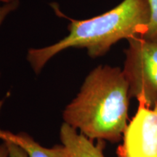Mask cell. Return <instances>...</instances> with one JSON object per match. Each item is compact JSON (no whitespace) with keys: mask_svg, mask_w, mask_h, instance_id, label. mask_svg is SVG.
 Wrapping results in <instances>:
<instances>
[{"mask_svg":"<svg viewBox=\"0 0 157 157\" xmlns=\"http://www.w3.org/2000/svg\"><path fill=\"white\" fill-rule=\"evenodd\" d=\"M13 0H0V2L2 3H8V2H13Z\"/></svg>","mask_w":157,"mask_h":157,"instance_id":"obj_11","label":"cell"},{"mask_svg":"<svg viewBox=\"0 0 157 157\" xmlns=\"http://www.w3.org/2000/svg\"><path fill=\"white\" fill-rule=\"evenodd\" d=\"M0 157H11L8 147L5 141L0 143Z\"/></svg>","mask_w":157,"mask_h":157,"instance_id":"obj_10","label":"cell"},{"mask_svg":"<svg viewBox=\"0 0 157 157\" xmlns=\"http://www.w3.org/2000/svg\"><path fill=\"white\" fill-rule=\"evenodd\" d=\"M123 72L130 98L153 108L157 103V43L140 36L127 39Z\"/></svg>","mask_w":157,"mask_h":157,"instance_id":"obj_3","label":"cell"},{"mask_svg":"<svg viewBox=\"0 0 157 157\" xmlns=\"http://www.w3.org/2000/svg\"><path fill=\"white\" fill-rule=\"evenodd\" d=\"M130 98L123 70L100 65L85 78L63 119L91 140L118 143L128 124Z\"/></svg>","mask_w":157,"mask_h":157,"instance_id":"obj_1","label":"cell"},{"mask_svg":"<svg viewBox=\"0 0 157 157\" xmlns=\"http://www.w3.org/2000/svg\"><path fill=\"white\" fill-rule=\"evenodd\" d=\"M4 132L25 151L27 157H67L63 145H56L52 148H44L27 133L13 134L7 131H4Z\"/></svg>","mask_w":157,"mask_h":157,"instance_id":"obj_6","label":"cell"},{"mask_svg":"<svg viewBox=\"0 0 157 157\" xmlns=\"http://www.w3.org/2000/svg\"><path fill=\"white\" fill-rule=\"evenodd\" d=\"M0 138L2 139L3 141H5L7 144L11 157H27V154L25 151L15 141L6 135L2 130H0Z\"/></svg>","mask_w":157,"mask_h":157,"instance_id":"obj_8","label":"cell"},{"mask_svg":"<svg viewBox=\"0 0 157 157\" xmlns=\"http://www.w3.org/2000/svg\"><path fill=\"white\" fill-rule=\"evenodd\" d=\"M122 140L117 150L118 157H157V103L151 108L138 102Z\"/></svg>","mask_w":157,"mask_h":157,"instance_id":"obj_4","label":"cell"},{"mask_svg":"<svg viewBox=\"0 0 157 157\" xmlns=\"http://www.w3.org/2000/svg\"><path fill=\"white\" fill-rule=\"evenodd\" d=\"M150 18L144 32L140 36L142 39L157 43V0H149Z\"/></svg>","mask_w":157,"mask_h":157,"instance_id":"obj_7","label":"cell"},{"mask_svg":"<svg viewBox=\"0 0 157 157\" xmlns=\"http://www.w3.org/2000/svg\"><path fill=\"white\" fill-rule=\"evenodd\" d=\"M19 6L18 0H13V2L8 3H3L2 5H0V25L3 23L4 20L12 12L15 11ZM1 76V73H0Z\"/></svg>","mask_w":157,"mask_h":157,"instance_id":"obj_9","label":"cell"},{"mask_svg":"<svg viewBox=\"0 0 157 157\" xmlns=\"http://www.w3.org/2000/svg\"><path fill=\"white\" fill-rule=\"evenodd\" d=\"M149 18V0H123L113 9L92 18L70 19L67 36L50 46L30 49L27 60L38 74L49 60L68 48H85L90 58H99L121 39L140 36Z\"/></svg>","mask_w":157,"mask_h":157,"instance_id":"obj_2","label":"cell"},{"mask_svg":"<svg viewBox=\"0 0 157 157\" xmlns=\"http://www.w3.org/2000/svg\"><path fill=\"white\" fill-rule=\"evenodd\" d=\"M60 140L66 150L67 157H105L103 154L105 141L94 140L69 124L63 123L60 128Z\"/></svg>","mask_w":157,"mask_h":157,"instance_id":"obj_5","label":"cell"}]
</instances>
